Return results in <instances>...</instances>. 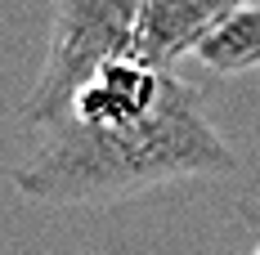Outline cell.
Returning a JSON list of instances; mask_svg holds the SVG:
<instances>
[{
	"mask_svg": "<svg viewBox=\"0 0 260 255\" xmlns=\"http://www.w3.org/2000/svg\"><path fill=\"white\" fill-rule=\"evenodd\" d=\"M238 170V153L215 130L193 81L175 77L153 117L121 130L58 121L9 179L36 206H112L180 179H220Z\"/></svg>",
	"mask_w": 260,
	"mask_h": 255,
	"instance_id": "1",
	"label": "cell"
},
{
	"mask_svg": "<svg viewBox=\"0 0 260 255\" xmlns=\"http://www.w3.org/2000/svg\"><path fill=\"white\" fill-rule=\"evenodd\" d=\"M139 5L144 0H54V31L45 67L23 103V126L54 130L85 81L117 58H139Z\"/></svg>",
	"mask_w": 260,
	"mask_h": 255,
	"instance_id": "2",
	"label": "cell"
},
{
	"mask_svg": "<svg viewBox=\"0 0 260 255\" xmlns=\"http://www.w3.org/2000/svg\"><path fill=\"white\" fill-rule=\"evenodd\" d=\"M171 81H175L171 67H157L148 58H117V63L99 67L72 94V107L63 121H77V126H90V130L135 126L161 107Z\"/></svg>",
	"mask_w": 260,
	"mask_h": 255,
	"instance_id": "3",
	"label": "cell"
},
{
	"mask_svg": "<svg viewBox=\"0 0 260 255\" xmlns=\"http://www.w3.org/2000/svg\"><path fill=\"white\" fill-rule=\"evenodd\" d=\"M247 9V0H144L139 5V58L175 67L198 54L220 27Z\"/></svg>",
	"mask_w": 260,
	"mask_h": 255,
	"instance_id": "4",
	"label": "cell"
},
{
	"mask_svg": "<svg viewBox=\"0 0 260 255\" xmlns=\"http://www.w3.org/2000/svg\"><path fill=\"white\" fill-rule=\"evenodd\" d=\"M198 63L215 77H242L260 72V5L238 9L229 23L198 50Z\"/></svg>",
	"mask_w": 260,
	"mask_h": 255,
	"instance_id": "5",
	"label": "cell"
},
{
	"mask_svg": "<svg viewBox=\"0 0 260 255\" xmlns=\"http://www.w3.org/2000/svg\"><path fill=\"white\" fill-rule=\"evenodd\" d=\"M251 255H260V246H256V251H251Z\"/></svg>",
	"mask_w": 260,
	"mask_h": 255,
	"instance_id": "6",
	"label": "cell"
}]
</instances>
